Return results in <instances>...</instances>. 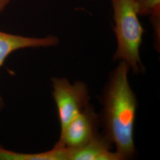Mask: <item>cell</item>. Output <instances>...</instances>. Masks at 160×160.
Returning <instances> with one entry per match:
<instances>
[{"mask_svg": "<svg viewBox=\"0 0 160 160\" xmlns=\"http://www.w3.org/2000/svg\"><path fill=\"white\" fill-rule=\"evenodd\" d=\"M129 67L123 61L112 73L104 94L103 125L105 137L116 147L121 160L135 154L134 128L137 102L129 85Z\"/></svg>", "mask_w": 160, "mask_h": 160, "instance_id": "obj_1", "label": "cell"}, {"mask_svg": "<svg viewBox=\"0 0 160 160\" xmlns=\"http://www.w3.org/2000/svg\"><path fill=\"white\" fill-rule=\"evenodd\" d=\"M113 11L114 32L118 46L113 59L128 64L138 73L143 69L139 49L144 29L133 0H110Z\"/></svg>", "mask_w": 160, "mask_h": 160, "instance_id": "obj_2", "label": "cell"}, {"mask_svg": "<svg viewBox=\"0 0 160 160\" xmlns=\"http://www.w3.org/2000/svg\"><path fill=\"white\" fill-rule=\"evenodd\" d=\"M52 96L57 108L61 130L88 106V90L82 82L70 84L65 78L52 79Z\"/></svg>", "mask_w": 160, "mask_h": 160, "instance_id": "obj_3", "label": "cell"}, {"mask_svg": "<svg viewBox=\"0 0 160 160\" xmlns=\"http://www.w3.org/2000/svg\"><path fill=\"white\" fill-rule=\"evenodd\" d=\"M97 130V116L87 106L61 130L56 145L70 149L78 148L96 137Z\"/></svg>", "mask_w": 160, "mask_h": 160, "instance_id": "obj_4", "label": "cell"}, {"mask_svg": "<svg viewBox=\"0 0 160 160\" xmlns=\"http://www.w3.org/2000/svg\"><path fill=\"white\" fill-rule=\"evenodd\" d=\"M59 43L57 37L52 35L44 38H32L0 31V68L4 63L6 58L14 52L26 48L57 46ZM3 106V100L0 95V110Z\"/></svg>", "mask_w": 160, "mask_h": 160, "instance_id": "obj_5", "label": "cell"}, {"mask_svg": "<svg viewBox=\"0 0 160 160\" xmlns=\"http://www.w3.org/2000/svg\"><path fill=\"white\" fill-rule=\"evenodd\" d=\"M111 143L105 137L97 135L84 146L70 149L69 160H119V155L110 151Z\"/></svg>", "mask_w": 160, "mask_h": 160, "instance_id": "obj_6", "label": "cell"}, {"mask_svg": "<svg viewBox=\"0 0 160 160\" xmlns=\"http://www.w3.org/2000/svg\"><path fill=\"white\" fill-rule=\"evenodd\" d=\"M70 149L55 144L53 148L39 153H22L0 146V160H69Z\"/></svg>", "mask_w": 160, "mask_h": 160, "instance_id": "obj_7", "label": "cell"}, {"mask_svg": "<svg viewBox=\"0 0 160 160\" xmlns=\"http://www.w3.org/2000/svg\"><path fill=\"white\" fill-rule=\"evenodd\" d=\"M138 16H149L154 33L155 41L160 36V0H133Z\"/></svg>", "mask_w": 160, "mask_h": 160, "instance_id": "obj_8", "label": "cell"}, {"mask_svg": "<svg viewBox=\"0 0 160 160\" xmlns=\"http://www.w3.org/2000/svg\"><path fill=\"white\" fill-rule=\"evenodd\" d=\"M12 0H0V14L8 6Z\"/></svg>", "mask_w": 160, "mask_h": 160, "instance_id": "obj_9", "label": "cell"}]
</instances>
